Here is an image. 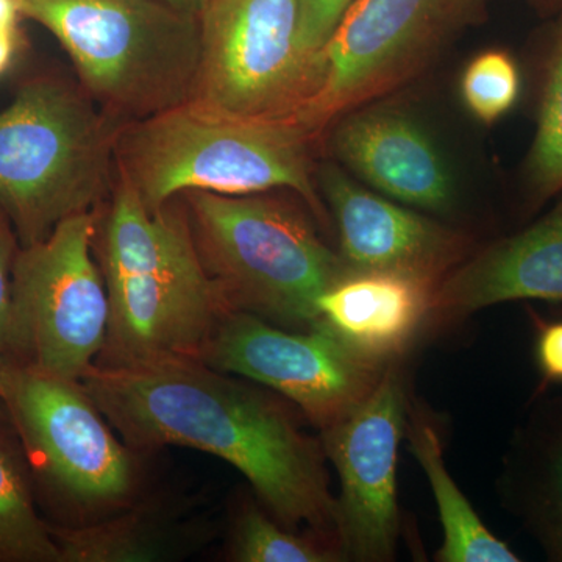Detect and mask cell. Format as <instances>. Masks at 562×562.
Instances as JSON below:
<instances>
[{
  "mask_svg": "<svg viewBox=\"0 0 562 562\" xmlns=\"http://www.w3.org/2000/svg\"><path fill=\"white\" fill-rule=\"evenodd\" d=\"M562 302V198L546 216L473 250L431 295L432 322L464 319L498 303Z\"/></svg>",
  "mask_w": 562,
  "mask_h": 562,
  "instance_id": "cell-15",
  "label": "cell"
},
{
  "mask_svg": "<svg viewBox=\"0 0 562 562\" xmlns=\"http://www.w3.org/2000/svg\"><path fill=\"white\" fill-rule=\"evenodd\" d=\"M69 55L80 87L128 124L190 102L201 60L199 18L160 0H16Z\"/></svg>",
  "mask_w": 562,
  "mask_h": 562,
  "instance_id": "cell-6",
  "label": "cell"
},
{
  "mask_svg": "<svg viewBox=\"0 0 562 562\" xmlns=\"http://www.w3.org/2000/svg\"><path fill=\"white\" fill-rule=\"evenodd\" d=\"M213 524L188 506L147 501L110 519L54 527L61 562H166L198 553L213 539Z\"/></svg>",
  "mask_w": 562,
  "mask_h": 562,
  "instance_id": "cell-18",
  "label": "cell"
},
{
  "mask_svg": "<svg viewBox=\"0 0 562 562\" xmlns=\"http://www.w3.org/2000/svg\"><path fill=\"white\" fill-rule=\"evenodd\" d=\"M3 362H5V360L0 358V372H2ZM0 403H2V376H0Z\"/></svg>",
  "mask_w": 562,
  "mask_h": 562,
  "instance_id": "cell-29",
  "label": "cell"
},
{
  "mask_svg": "<svg viewBox=\"0 0 562 562\" xmlns=\"http://www.w3.org/2000/svg\"><path fill=\"white\" fill-rule=\"evenodd\" d=\"M94 251L109 292L110 321L101 366L202 353L225 313L203 268L181 198L144 205L116 173Z\"/></svg>",
  "mask_w": 562,
  "mask_h": 562,
  "instance_id": "cell-2",
  "label": "cell"
},
{
  "mask_svg": "<svg viewBox=\"0 0 562 562\" xmlns=\"http://www.w3.org/2000/svg\"><path fill=\"white\" fill-rule=\"evenodd\" d=\"M525 188L528 209L535 211L562 192V27L554 43L541 103L538 125L527 160Z\"/></svg>",
  "mask_w": 562,
  "mask_h": 562,
  "instance_id": "cell-22",
  "label": "cell"
},
{
  "mask_svg": "<svg viewBox=\"0 0 562 562\" xmlns=\"http://www.w3.org/2000/svg\"><path fill=\"white\" fill-rule=\"evenodd\" d=\"M21 18L16 0H0V77L13 66L20 52Z\"/></svg>",
  "mask_w": 562,
  "mask_h": 562,
  "instance_id": "cell-27",
  "label": "cell"
},
{
  "mask_svg": "<svg viewBox=\"0 0 562 562\" xmlns=\"http://www.w3.org/2000/svg\"><path fill=\"white\" fill-rule=\"evenodd\" d=\"M313 140L295 122L249 120L190 101L122 125L116 173L150 210L191 191L250 195L290 190L317 221L328 222Z\"/></svg>",
  "mask_w": 562,
  "mask_h": 562,
  "instance_id": "cell-3",
  "label": "cell"
},
{
  "mask_svg": "<svg viewBox=\"0 0 562 562\" xmlns=\"http://www.w3.org/2000/svg\"><path fill=\"white\" fill-rule=\"evenodd\" d=\"M328 128L333 158L371 190L431 216L457 209L452 166L408 110L373 101L347 111Z\"/></svg>",
  "mask_w": 562,
  "mask_h": 562,
  "instance_id": "cell-14",
  "label": "cell"
},
{
  "mask_svg": "<svg viewBox=\"0 0 562 562\" xmlns=\"http://www.w3.org/2000/svg\"><path fill=\"white\" fill-rule=\"evenodd\" d=\"M316 181L350 271L402 273L436 288L473 251L468 233L362 187L336 161L317 166Z\"/></svg>",
  "mask_w": 562,
  "mask_h": 562,
  "instance_id": "cell-13",
  "label": "cell"
},
{
  "mask_svg": "<svg viewBox=\"0 0 562 562\" xmlns=\"http://www.w3.org/2000/svg\"><path fill=\"white\" fill-rule=\"evenodd\" d=\"M31 476L16 432L0 425V562H61L52 525L36 512Z\"/></svg>",
  "mask_w": 562,
  "mask_h": 562,
  "instance_id": "cell-20",
  "label": "cell"
},
{
  "mask_svg": "<svg viewBox=\"0 0 562 562\" xmlns=\"http://www.w3.org/2000/svg\"><path fill=\"white\" fill-rule=\"evenodd\" d=\"M408 409L405 375L391 361L364 401L321 430L325 457L341 483L336 536L344 561L394 560L401 531L398 447Z\"/></svg>",
  "mask_w": 562,
  "mask_h": 562,
  "instance_id": "cell-12",
  "label": "cell"
},
{
  "mask_svg": "<svg viewBox=\"0 0 562 562\" xmlns=\"http://www.w3.org/2000/svg\"><path fill=\"white\" fill-rule=\"evenodd\" d=\"M203 268L231 312L305 330L317 302L350 271L301 209L265 194L180 195Z\"/></svg>",
  "mask_w": 562,
  "mask_h": 562,
  "instance_id": "cell-5",
  "label": "cell"
},
{
  "mask_svg": "<svg viewBox=\"0 0 562 562\" xmlns=\"http://www.w3.org/2000/svg\"><path fill=\"white\" fill-rule=\"evenodd\" d=\"M80 383L131 449L187 447L220 458L284 527L303 525L338 547L324 447L280 398L195 357L95 364Z\"/></svg>",
  "mask_w": 562,
  "mask_h": 562,
  "instance_id": "cell-1",
  "label": "cell"
},
{
  "mask_svg": "<svg viewBox=\"0 0 562 562\" xmlns=\"http://www.w3.org/2000/svg\"><path fill=\"white\" fill-rule=\"evenodd\" d=\"M486 0H355L321 52L322 79L301 125L314 138L347 111L416 79L482 20Z\"/></svg>",
  "mask_w": 562,
  "mask_h": 562,
  "instance_id": "cell-9",
  "label": "cell"
},
{
  "mask_svg": "<svg viewBox=\"0 0 562 562\" xmlns=\"http://www.w3.org/2000/svg\"><path fill=\"white\" fill-rule=\"evenodd\" d=\"M199 360L277 392L319 430L364 401L391 362L355 349L322 319L288 330L244 312L224 314Z\"/></svg>",
  "mask_w": 562,
  "mask_h": 562,
  "instance_id": "cell-11",
  "label": "cell"
},
{
  "mask_svg": "<svg viewBox=\"0 0 562 562\" xmlns=\"http://www.w3.org/2000/svg\"><path fill=\"white\" fill-rule=\"evenodd\" d=\"M122 125L83 88L49 77L0 111V210L21 247L110 198Z\"/></svg>",
  "mask_w": 562,
  "mask_h": 562,
  "instance_id": "cell-4",
  "label": "cell"
},
{
  "mask_svg": "<svg viewBox=\"0 0 562 562\" xmlns=\"http://www.w3.org/2000/svg\"><path fill=\"white\" fill-rule=\"evenodd\" d=\"M432 291L402 273L349 271L317 306L344 341L376 360L394 361L428 319Z\"/></svg>",
  "mask_w": 562,
  "mask_h": 562,
  "instance_id": "cell-16",
  "label": "cell"
},
{
  "mask_svg": "<svg viewBox=\"0 0 562 562\" xmlns=\"http://www.w3.org/2000/svg\"><path fill=\"white\" fill-rule=\"evenodd\" d=\"M0 376L3 409L47 491L88 513L132 501L139 483L135 450L122 446L83 384L25 362H3Z\"/></svg>",
  "mask_w": 562,
  "mask_h": 562,
  "instance_id": "cell-7",
  "label": "cell"
},
{
  "mask_svg": "<svg viewBox=\"0 0 562 562\" xmlns=\"http://www.w3.org/2000/svg\"><path fill=\"white\" fill-rule=\"evenodd\" d=\"M20 249L16 233L0 210V358L27 364V350L18 319L13 292L14 261Z\"/></svg>",
  "mask_w": 562,
  "mask_h": 562,
  "instance_id": "cell-24",
  "label": "cell"
},
{
  "mask_svg": "<svg viewBox=\"0 0 562 562\" xmlns=\"http://www.w3.org/2000/svg\"><path fill=\"white\" fill-rule=\"evenodd\" d=\"M519 94V68L508 52L484 50L462 72V101L483 124L502 120L516 105Z\"/></svg>",
  "mask_w": 562,
  "mask_h": 562,
  "instance_id": "cell-23",
  "label": "cell"
},
{
  "mask_svg": "<svg viewBox=\"0 0 562 562\" xmlns=\"http://www.w3.org/2000/svg\"><path fill=\"white\" fill-rule=\"evenodd\" d=\"M355 0H297V41L303 52L321 55Z\"/></svg>",
  "mask_w": 562,
  "mask_h": 562,
  "instance_id": "cell-25",
  "label": "cell"
},
{
  "mask_svg": "<svg viewBox=\"0 0 562 562\" xmlns=\"http://www.w3.org/2000/svg\"><path fill=\"white\" fill-rule=\"evenodd\" d=\"M405 438L409 452L419 462L430 483L443 530L441 549L436 552L439 562H519L520 558L508 543L498 539L483 524L479 514L443 461V446L438 425L420 403H409Z\"/></svg>",
  "mask_w": 562,
  "mask_h": 562,
  "instance_id": "cell-19",
  "label": "cell"
},
{
  "mask_svg": "<svg viewBox=\"0 0 562 562\" xmlns=\"http://www.w3.org/2000/svg\"><path fill=\"white\" fill-rule=\"evenodd\" d=\"M160 2L168 3L173 9L192 14V16H199L209 0H160Z\"/></svg>",
  "mask_w": 562,
  "mask_h": 562,
  "instance_id": "cell-28",
  "label": "cell"
},
{
  "mask_svg": "<svg viewBox=\"0 0 562 562\" xmlns=\"http://www.w3.org/2000/svg\"><path fill=\"white\" fill-rule=\"evenodd\" d=\"M227 557L236 562L344 561L331 542L313 532L299 535L251 502L243 505L233 519Z\"/></svg>",
  "mask_w": 562,
  "mask_h": 562,
  "instance_id": "cell-21",
  "label": "cell"
},
{
  "mask_svg": "<svg viewBox=\"0 0 562 562\" xmlns=\"http://www.w3.org/2000/svg\"><path fill=\"white\" fill-rule=\"evenodd\" d=\"M95 211L60 222L43 241L21 247L13 269L14 305L27 364L81 382L101 357L110 303L95 260Z\"/></svg>",
  "mask_w": 562,
  "mask_h": 562,
  "instance_id": "cell-10",
  "label": "cell"
},
{
  "mask_svg": "<svg viewBox=\"0 0 562 562\" xmlns=\"http://www.w3.org/2000/svg\"><path fill=\"white\" fill-rule=\"evenodd\" d=\"M535 361L541 375V390L562 384V319L535 317Z\"/></svg>",
  "mask_w": 562,
  "mask_h": 562,
  "instance_id": "cell-26",
  "label": "cell"
},
{
  "mask_svg": "<svg viewBox=\"0 0 562 562\" xmlns=\"http://www.w3.org/2000/svg\"><path fill=\"white\" fill-rule=\"evenodd\" d=\"M547 2H553V3H557V2H562V0H547Z\"/></svg>",
  "mask_w": 562,
  "mask_h": 562,
  "instance_id": "cell-30",
  "label": "cell"
},
{
  "mask_svg": "<svg viewBox=\"0 0 562 562\" xmlns=\"http://www.w3.org/2000/svg\"><path fill=\"white\" fill-rule=\"evenodd\" d=\"M192 102L233 116L301 125L321 88V55L297 41V0H209ZM306 131V128H305Z\"/></svg>",
  "mask_w": 562,
  "mask_h": 562,
  "instance_id": "cell-8",
  "label": "cell"
},
{
  "mask_svg": "<svg viewBox=\"0 0 562 562\" xmlns=\"http://www.w3.org/2000/svg\"><path fill=\"white\" fill-rule=\"evenodd\" d=\"M498 492L547 560L562 562V397H536L514 431Z\"/></svg>",
  "mask_w": 562,
  "mask_h": 562,
  "instance_id": "cell-17",
  "label": "cell"
}]
</instances>
